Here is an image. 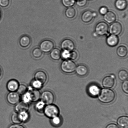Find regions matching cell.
<instances>
[{
  "mask_svg": "<svg viewBox=\"0 0 128 128\" xmlns=\"http://www.w3.org/2000/svg\"><path fill=\"white\" fill-rule=\"evenodd\" d=\"M116 94L112 90L109 89H104L100 91L99 95L98 100L102 103L108 104L114 101Z\"/></svg>",
  "mask_w": 128,
  "mask_h": 128,
  "instance_id": "6da1fadb",
  "label": "cell"
},
{
  "mask_svg": "<svg viewBox=\"0 0 128 128\" xmlns=\"http://www.w3.org/2000/svg\"><path fill=\"white\" fill-rule=\"evenodd\" d=\"M76 68V63L70 60H64L61 62L60 65L61 70L67 74H71L74 72Z\"/></svg>",
  "mask_w": 128,
  "mask_h": 128,
  "instance_id": "7a4b0ae2",
  "label": "cell"
},
{
  "mask_svg": "<svg viewBox=\"0 0 128 128\" xmlns=\"http://www.w3.org/2000/svg\"><path fill=\"white\" fill-rule=\"evenodd\" d=\"M43 112L46 117L51 119L58 116L60 110L57 106L53 104L46 105Z\"/></svg>",
  "mask_w": 128,
  "mask_h": 128,
  "instance_id": "3957f363",
  "label": "cell"
},
{
  "mask_svg": "<svg viewBox=\"0 0 128 128\" xmlns=\"http://www.w3.org/2000/svg\"><path fill=\"white\" fill-rule=\"evenodd\" d=\"M109 30L108 25L106 22L101 21L96 25L95 32L98 36H104L107 35Z\"/></svg>",
  "mask_w": 128,
  "mask_h": 128,
  "instance_id": "277c9868",
  "label": "cell"
},
{
  "mask_svg": "<svg viewBox=\"0 0 128 128\" xmlns=\"http://www.w3.org/2000/svg\"><path fill=\"white\" fill-rule=\"evenodd\" d=\"M40 100L46 105L51 104L54 102L55 96L52 91L46 90L41 94Z\"/></svg>",
  "mask_w": 128,
  "mask_h": 128,
  "instance_id": "5b68a950",
  "label": "cell"
},
{
  "mask_svg": "<svg viewBox=\"0 0 128 128\" xmlns=\"http://www.w3.org/2000/svg\"><path fill=\"white\" fill-rule=\"evenodd\" d=\"M54 42L52 40L46 39L44 40L40 44V48L43 52L48 53L54 48Z\"/></svg>",
  "mask_w": 128,
  "mask_h": 128,
  "instance_id": "8992f818",
  "label": "cell"
},
{
  "mask_svg": "<svg viewBox=\"0 0 128 128\" xmlns=\"http://www.w3.org/2000/svg\"><path fill=\"white\" fill-rule=\"evenodd\" d=\"M123 28L120 22H115L112 24L109 28V31L111 34L119 36L122 33Z\"/></svg>",
  "mask_w": 128,
  "mask_h": 128,
  "instance_id": "52a82bcc",
  "label": "cell"
},
{
  "mask_svg": "<svg viewBox=\"0 0 128 128\" xmlns=\"http://www.w3.org/2000/svg\"><path fill=\"white\" fill-rule=\"evenodd\" d=\"M20 98V95L17 92H10L6 97L7 102L12 105H16L18 104Z\"/></svg>",
  "mask_w": 128,
  "mask_h": 128,
  "instance_id": "ba28073f",
  "label": "cell"
},
{
  "mask_svg": "<svg viewBox=\"0 0 128 128\" xmlns=\"http://www.w3.org/2000/svg\"><path fill=\"white\" fill-rule=\"evenodd\" d=\"M60 46L62 50H66L70 52L74 50L75 44L74 41L70 38H66L61 42Z\"/></svg>",
  "mask_w": 128,
  "mask_h": 128,
  "instance_id": "9c48e42d",
  "label": "cell"
},
{
  "mask_svg": "<svg viewBox=\"0 0 128 128\" xmlns=\"http://www.w3.org/2000/svg\"><path fill=\"white\" fill-rule=\"evenodd\" d=\"M28 91L30 95L31 102H36L40 100L41 94L39 90L33 88L32 86L28 87Z\"/></svg>",
  "mask_w": 128,
  "mask_h": 128,
  "instance_id": "30bf717a",
  "label": "cell"
},
{
  "mask_svg": "<svg viewBox=\"0 0 128 128\" xmlns=\"http://www.w3.org/2000/svg\"><path fill=\"white\" fill-rule=\"evenodd\" d=\"M34 80L40 82L43 84H46L48 80V76L46 72L40 70L36 72L34 74Z\"/></svg>",
  "mask_w": 128,
  "mask_h": 128,
  "instance_id": "8fae6325",
  "label": "cell"
},
{
  "mask_svg": "<svg viewBox=\"0 0 128 128\" xmlns=\"http://www.w3.org/2000/svg\"><path fill=\"white\" fill-rule=\"evenodd\" d=\"M115 78L113 75L105 77L102 82L103 86L106 88H112L115 84Z\"/></svg>",
  "mask_w": 128,
  "mask_h": 128,
  "instance_id": "7c38bea8",
  "label": "cell"
},
{
  "mask_svg": "<svg viewBox=\"0 0 128 128\" xmlns=\"http://www.w3.org/2000/svg\"><path fill=\"white\" fill-rule=\"evenodd\" d=\"M31 43L32 40L30 37L27 35L22 36L19 41L20 47L23 48H28L31 46Z\"/></svg>",
  "mask_w": 128,
  "mask_h": 128,
  "instance_id": "4fadbf2b",
  "label": "cell"
},
{
  "mask_svg": "<svg viewBox=\"0 0 128 128\" xmlns=\"http://www.w3.org/2000/svg\"><path fill=\"white\" fill-rule=\"evenodd\" d=\"M94 18L93 12L90 10L84 11L81 16L82 21L84 23L86 24L91 22Z\"/></svg>",
  "mask_w": 128,
  "mask_h": 128,
  "instance_id": "5bb4252c",
  "label": "cell"
},
{
  "mask_svg": "<svg viewBox=\"0 0 128 128\" xmlns=\"http://www.w3.org/2000/svg\"><path fill=\"white\" fill-rule=\"evenodd\" d=\"M30 109L29 104L23 101L19 102L16 105L15 110L16 112L20 113L24 112H28Z\"/></svg>",
  "mask_w": 128,
  "mask_h": 128,
  "instance_id": "9a60e30c",
  "label": "cell"
},
{
  "mask_svg": "<svg viewBox=\"0 0 128 128\" xmlns=\"http://www.w3.org/2000/svg\"><path fill=\"white\" fill-rule=\"evenodd\" d=\"M19 83L16 80H10L8 82L7 88L10 92H17L20 86Z\"/></svg>",
  "mask_w": 128,
  "mask_h": 128,
  "instance_id": "2e32d148",
  "label": "cell"
},
{
  "mask_svg": "<svg viewBox=\"0 0 128 128\" xmlns=\"http://www.w3.org/2000/svg\"><path fill=\"white\" fill-rule=\"evenodd\" d=\"M119 38L118 36L111 34L108 36L106 42L108 46L110 47H114L117 46L119 42Z\"/></svg>",
  "mask_w": 128,
  "mask_h": 128,
  "instance_id": "e0dca14e",
  "label": "cell"
},
{
  "mask_svg": "<svg viewBox=\"0 0 128 128\" xmlns=\"http://www.w3.org/2000/svg\"><path fill=\"white\" fill-rule=\"evenodd\" d=\"M117 18L116 14L112 11H108L104 16V19L106 22L109 24H112L116 22Z\"/></svg>",
  "mask_w": 128,
  "mask_h": 128,
  "instance_id": "ac0fdd59",
  "label": "cell"
},
{
  "mask_svg": "<svg viewBox=\"0 0 128 128\" xmlns=\"http://www.w3.org/2000/svg\"><path fill=\"white\" fill-rule=\"evenodd\" d=\"M50 53V57L52 60L55 61L60 60L61 58L62 52L59 48H55Z\"/></svg>",
  "mask_w": 128,
  "mask_h": 128,
  "instance_id": "d6986e66",
  "label": "cell"
},
{
  "mask_svg": "<svg viewBox=\"0 0 128 128\" xmlns=\"http://www.w3.org/2000/svg\"><path fill=\"white\" fill-rule=\"evenodd\" d=\"M76 74L80 76H84L87 74L88 72V68L84 65L81 64L76 66Z\"/></svg>",
  "mask_w": 128,
  "mask_h": 128,
  "instance_id": "ffe728a7",
  "label": "cell"
},
{
  "mask_svg": "<svg viewBox=\"0 0 128 128\" xmlns=\"http://www.w3.org/2000/svg\"><path fill=\"white\" fill-rule=\"evenodd\" d=\"M128 52V48L124 46H119L116 50V54L118 56L122 58L126 57L127 56Z\"/></svg>",
  "mask_w": 128,
  "mask_h": 128,
  "instance_id": "44dd1931",
  "label": "cell"
},
{
  "mask_svg": "<svg viewBox=\"0 0 128 128\" xmlns=\"http://www.w3.org/2000/svg\"><path fill=\"white\" fill-rule=\"evenodd\" d=\"M115 6L119 11L124 10L128 6L127 1L126 0H116L115 2Z\"/></svg>",
  "mask_w": 128,
  "mask_h": 128,
  "instance_id": "7402d4cb",
  "label": "cell"
},
{
  "mask_svg": "<svg viewBox=\"0 0 128 128\" xmlns=\"http://www.w3.org/2000/svg\"><path fill=\"white\" fill-rule=\"evenodd\" d=\"M88 91L91 96L95 97L100 94L101 90L100 88L97 85H92L89 86Z\"/></svg>",
  "mask_w": 128,
  "mask_h": 128,
  "instance_id": "603a6c76",
  "label": "cell"
},
{
  "mask_svg": "<svg viewBox=\"0 0 128 128\" xmlns=\"http://www.w3.org/2000/svg\"><path fill=\"white\" fill-rule=\"evenodd\" d=\"M76 10L73 7L68 8L65 12V14L67 18L70 19L74 18L76 15Z\"/></svg>",
  "mask_w": 128,
  "mask_h": 128,
  "instance_id": "cb8c5ba5",
  "label": "cell"
},
{
  "mask_svg": "<svg viewBox=\"0 0 128 128\" xmlns=\"http://www.w3.org/2000/svg\"><path fill=\"white\" fill-rule=\"evenodd\" d=\"M117 123L120 128H128V116H121L118 120Z\"/></svg>",
  "mask_w": 128,
  "mask_h": 128,
  "instance_id": "d4e9b609",
  "label": "cell"
},
{
  "mask_svg": "<svg viewBox=\"0 0 128 128\" xmlns=\"http://www.w3.org/2000/svg\"><path fill=\"white\" fill-rule=\"evenodd\" d=\"M31 54L32 57L37 60L40 59L43 56V52L39 47L35 48L32 49Z\"/></svg>",
  "mask_w": 128,
  "mask_h": 128,
  "instance_id": "484cf974",
  "label": "cell"
},
{
  "mask_svg": "<svg viewBox=\"0 0 128 128\" xmlns=\"http://www.w3.org/2000/svg\"><path fill=\"white\" fill-rule=\"evenodd\" d=\"M11 120L14 124H20L22 122L20 120L18 113L16 112L13 113L11 115Z\"/></svg>",
  "mask_w": 128,
  "mask_h": 128,
  "instance_id": "4316f807",
  "label": "cell"
},
{
  "mask_svg": "<svg viewBox=\"0 0 128 128\" xmlns=\"http://www.w3.org/2000/svg\"><path fill=\"white\" fill-rule=\"evenodd\" d=\"M119 78L122 81H124L127 80L128 74L127 71L124 70H122L119 72L118 74Z\"/></svg>",
  "mask_w": 128,
  "mask_h": 128,
  "instance_id": "83f0119b",
  "label": "cell"
},
{
  "mask_svg": "<svg viewBox=\"0 0 128 128\" xmlns=\"http://www.w3.org/2000/svg\"><path fill=\"white\" fill-rule=\"evenodd\" d=\"M35 108L36 110L38 112H44L45 107L46 106V104L42 101H39L36 102Z\"/></svg>",
  "mask_w": 128,
  "mask_h": 128,
  "instance_id": "f1b7e54d",
  "label": "cell"
},
{
  "mask_svg": "<svg viewBox=\"0 0 128 128\" xmlns=\"http://www.w3.org/2000/svg\"><path fill=\"white\" fill-rule=\"evenodd\" d=\"M62 5L65 7L68 8L72 7L76 2V0H62Z\"/></svg>",
  "mask_w": 128,
  "mask_h": 128,
  "instance_id": "f546056e",
  "label": "cell"
},
{
  "mask_svg": "<svg viewBox=\"0 0 128 128\" xmlns=\"http://www.w3.org/2000/svg\"><path fill=\"white\" fill-rule=\"evenodd\" d=\"M18 113L20 120L22 122H26L29 118V114L28 112H24Z\"/></svg>",
  "mask_w": 128,
  "mask_h": 128,
  "instance_id": "4dcf8cb0",
  "label": "cell"
},
{
  "mask_svg": "<svg viewBox=\"0 0 128 128\" xmlns=\"http://www.w3.org/2000/svg\"><path fill=\"white\" fill-rule=\"evenodd\" d=\"M28 90V88L26 85L24 84H21L20 85L17 92L20 95H22L27 92Z\"/></svg>",
  "mask_w": 128,
  "mask_h": 128,
  "instance_id": "1f68e13d",
  "label": "cell"
},
{
  "mask_svg": "<svg viewBox=\"0 0 128 128\" xmlns=\"http://www.w3.org/2000/svg\"><path fill=\"white\" fill-rule=\"evenodd\" d=\"M32 86L33 88L38 90L42 88L43 86V84L42 83L36 80L32 82Z\"/></svg>",
  "mask_w": 128,
  "mask_h": 128,
  "instance_id": "d6a6232c",
  "label": "cell"
},
{
  "mask_svg": "<svg viewBox=\"0 0 128 128\" xmlns=\"http://www.w3.org/2000/svg\"><path fill=\"white\" fill-rule=\"evenodd\" d=\"M22 101L27 103L31 102V99L30 94L28 91L23 95H22Z\"/></svg>",
  "mask_w": 128,
  "mask_h": 128,
  "instance_id": "836d02e7",
  "label": "cell"
},
{
  "mask_svg": "<svg viewBox=\"0 0 128 128\" xmlns=\"http://www.w3.org/2000/svg\"><path fill=\"white\" fill-rule=\"evenodd\" d=\"M52 123L54 125L58 126L60 124L61 122V118L59 116H57L51 119Z\"/></svg>",
  "mask_w": 128,
  "mask_h": 128,
  "instance_id": "e575fe53",
  "label": "cell"
},
{
  "mask_svg": "<svg viewBox=\"0 0 128 128\" xmlns=\"http://www.w3.org/2000/svg\"><path fill=\"white\" fill-rule=\"evenodd\" d=\"M70 52H71L66 50H63L61 53V58L64 60L70 59Z\"/></svg>",
  "mask_w": 128,
  "mask_h": 128,
  "instance_id": "d590c367",
  "label": "cell"
},
{
  "mask_svg": "<svg viewBox=\"0 0 128 128\" xmlns=\"http://www.w3.org/2000/svg\"><path fill=\"white\" fill-rule=\"evenodd\" d=\"M10 4V0H0V6L3 8H6L8 7Z\"/></svg>",
  "mask_w": 128,
  "mask_h": 128,
  "instance_id": "8d00e7d4",
  "label": "cell"
},
{
  "mask_svg": "<svg viewBox=\"0 0 128 128\" xmlns=\"http://www.w3.org/2000/svg\"><path fill=\"white\" fill-rule=\"evenodd\" d=\"M78 53L76 51L73 50L70 52V60L72 61L76 60L78 58Z\"/></svg>",
  "mask_w": 128,
  "mask_h": 128,
  "instance_id": "74e56055",
  "label": "cell"
},
{
  "mask_svg": "<svg viewBox=\"0 0 128 128\" xmlns=\"http://www.w3.org/2000/svg\"><path fill=\"white\" fill-rule=\"evenodd\" d=\"M88 0H78L76 1V4L79 7L83 8L87 4Z\"/></svg>",
  "mask_w": 128,
  "mask_h": 128,
  "instance_id": "f35d334b",
  "label": "cell"
},
{
  "mask_svg": "<svg viewBox=\"0 0 128 128\" xmlns=\"http://www.w3.org/2000/svg\"><path fill=\"white\" fill-rule=\"evenodd\" d=\"M122 88L123 91L125 93L128 94V80L124 81L122 85Z\"/></svg>",
  "mask_w": 128,
  "mask_h": 128,
  "instance_id": "ab89813d",
  "label": "cell"
},
{
  "mask_svg": "<svg viewBox=\"0 0 128 128\" xmlns=\"http://www.w3.org/2000/svg\"><path fill=\"white\" fill-rule=\"evenodd\" d=\"M108 11V9L105 6H103V7L100 8V10H99V12L100 14L104 16L106 14Z\"/></svg>",
  "mask_w": 128,
  "mask_h": 128,
  "instance_id": "60d3db41",
  "label": "cell"
},
{
  "mask_svg": "<svg viewBox=\"0 0 128 128\" xmlns=\"http://www.w3.org/2000/svg\"><path fill=\"white\" fill-rule=\"evenodd\" d=\"M8 128H25L22 125L18 124H14L10 125Z\"/></svg>",
  "mask_w": 128,
  "mask_h": 128,
  "instance_id": "b9f144b4",
  "label": "cell"
},
{
  "mask_svg": "<svg viewBox=\"0 0 128 128\" xmlns=\"http://www.w3.org/2000/svg\"><path fill=\"white\" fill-rule=\"evenodd\" d=\"M106 128H120L115 124H112L108 125Z\"/></svg>",
  "mask_w": 128,
  "mask_h": 128,
  "instance_id": "7bdbcfd3",
  "label": "cell"
},
{
  "mask_svg": "<svg viewBox=\"0 0 128 128\" xmlns=\"http://www.w3.org/2000/svg\"><path fill=\"white\" fill-rule=\"evenodd\" d=\"M2 70L0 66V78L2 75Z\"/></svg>",
  "mask_w": 128,
  "mask_h": 128,
  "instance_id": "ee69618b",
  "label": "cell"
},
{
  "mask_svg": "<svg viewBox=\"0 0 128 128\" xmlns=\"http://www.w3.org/2000/svg\"><path fill=\"white\" fill-rule=\"evenodd\" d=\"M2 11H1V10L0 9V21L1 20V18H2Z\"/></svg>",
  "mask_w": 128,
  "mask_h": 128,
  "instance_id": "f6af8a7d",
  "label": "cell"
},
{
  "mask_svg": "<svg viewBox=\"0 0 128 128\" xmlns=\"http://www.w3.org/2000/svg\"><path fill=\"white\" fill-rule=\"evenodd\" d=\"M93 16L94 18H95L97 16V14L96 12H93Z\"/></svg>",
  "mask_w": 128,
  "mask_h": 128,
  "instance_id": "bcb514c9",
  "label": "cell"
},
{
  "mask_svg": "<svg viewBox=\"0 0 128 128\" xmlns=\"http://www.w3.org/2000/svg\"></svg>",
  "mask_w": 128,
  "mask_h": 128,
  "instance_id": "7dc6e473",
  "label": "cell"
},
{
  "mask_svg": "<svg viewBox=\"0 0 128 128\" xmlns=\"http://www.w3.org/2000/svg\"></svg>",
  "mask_w": 128,
  "mask_h": 128,
  "instance_id": "c3c4849f",
  "label": "cell"
}]
</instances>
